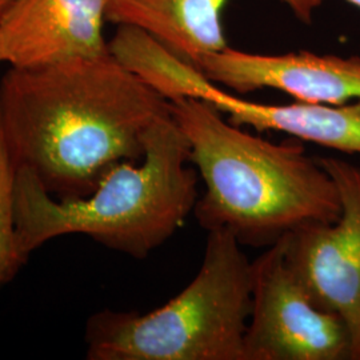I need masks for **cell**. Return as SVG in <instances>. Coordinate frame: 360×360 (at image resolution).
Listing matches in <instances>:
<instances>
[{"label": "cell", "instance_id": "cell-1", "mask_svg": "<svg viewBox=\"0 0 360 360\" xmlns=\"http://www.w3.org/2000/svg\"><path fill=\"white\" fill-rule=\"evenodd\" d=\"M171 102L111 52L0 79V117L18 168L59 200L86 198L120 162H141Z\"/></svg>", "mask_w": 360, "mask_h": 360}, {"label": "cell", "instance_id": "cell-2", "mask_svg": "<svg viewBox=\"0 0 360 360\" xmlns=\"http://www.w3.org/2000/svg\"><path fill=\"white\" fill-rule=\"evenodd\" d=\"M169 102L206 186L193 215L207 232L224 230L242 245L269 248L304 226L338 220V187L302 141L245 132L196 98Z\"/></svg>", "mask_w": 360, "mask_h": 360}, {"label": "cell", "instance_id": "cell-3", "mask_svg": "<svg viewBox=\"0 0 360 360\" xmlns=\"http://www.w3.org/2000/svg\"><path fill=\"white\" fill-rule=\"evenodd\" d=\"M190 143L172 112L147 135L141 162H120L94 193L59 200L27 168L15 178V223L20 250L31 255L52 239L80 233L108 250L143 260L165 245L193 214L198 171Z\"/></svg>", "mask_w": 360, "mask_h": 360}, {"label": "cell", "instance_id": "cell-4", "mask_svg": "<svg viewBox=\"0 0 360 360\" xmlns=\"http://www.w3.org/2000/svg\"><path fill=\"white\" fill-rule=\"evenodd\" d=\"M231 232H208L196 276L147 314L105 309L86 323L89 360H245L251 262Z\"/></svg>", "mask_w": 360, "mask_h": 360}, {"label": "cell", "instance_id": "cell-5", "mask_svg": "<svg viewBox=\"0 0 360 360\" xmlns=\"http://www.w3.org/2000/svg\"><path fill=\"white\" fill-rule=\"evenodd\" d=\"M108 49L117 62L168 101L196 98L214 105L238 127L278 131L302 142L360 154V99L340 105L264 104L242 99L208 80L198 68L136 27L119 26Z\"/></svg>", "mask_w": 360, "mask_h": 360}, {"label": "cell", "instance_id": "cell-6", "mask_svg": "<svg viewBox=\"0 0 360 360\" xmlns=\"http://www.w3.org/2000/svg\"><path fill=\"white\" fill-rule=\"evenodd\" d=\"M251 299L245 360L349 359L345 323L315 306L283 239L251 262Z\"/></svg>", "mask_w": 360, "mask_h": 360}, {"label": "cell", "instance_id": "cell-7", "mask_svg": "<svg viewBox=\"0 0 360 360\" xmlns=\"http://www.w3.org/2000/svg\"><path fill=\"white\" fill-rule=\"evenodd\" d=\"M318 160L334 179L342 211L333 223L284 236L285 257L315 306L343 321L349 359L360 360V166L334 156Z\"/></svg>", "mask_w": 360, "mask_h": 360}, {"label": "cell", "instance_id": "cell-8", "mask_svg": "<svg viewBox=\"0 0 360 360\" xmlns=\"http://www.w3.org/2000/svg\"><path fill=\"white\" fill-rule=\"evenodd\" d=\"M212 83L247 94L272 89L296 102L340 105L360 99V58L299 51L262 55L226 47L195 65Z\"/></svg>", "mask_w": 360, "mask_h": 360}, {"label": "cell", "instance_id": "cell-9", "mask_svg": "<svg viewBox=\"0 0 360 360\" xmlns=\"http://www.w3.org/2000/svg\"><path fill=\"white\" fill-rule=\"evenodd\" d=\"M108 0H11L0 15V53L15 68H37L110 52Z\"/></svg>", "mask_w": 360, "mask_h": 360}, {"label": "cell", "instance_id": "cell-10", "mask_svg": "<svg viewBox=\"0 0 360 360\" xmlns=\"http://www.w3.org/2000/svg\"><path fill=\"white\" fill-rule=\"evenodd\" d=\"M229 0H108L107 22L136 27L188 65L221 51L227 40L221 11ZM299 19L309 22L323 0H282Z\"/></svg>", "mask_w": 360, "mask_h": 360}, {"label": "cell", "instance_id": "cell-11", "mask_svg": "<svg viewBox=\"0 0 360 360\" xmlns=\"http://www.w3.org/2000/svg\"><path fill=\"white\" fill-rule=\"evenodd\" d=\"M16 167L0 117V291L11 283L28 262L18 243L15 223Z\"/></svg>", "mask_w": 360, "mask_h": 360}, {"label": "cell", "instance_id": "cell-12", "mask_svg": "<svg viewBox=\"0 0 360 360\" xmlns=\"http://www.w3.org/2000/svg\"><path fill=\"white\" fill-rule=\"evenodd\" d=\"M11 0H0V15L7 8V6L10 4Z\"/></svg>", "mask_w": 360, "mask_h": 360}, {"label": "cell", "instance_id": "cell-13", "mask_svg": "<svg viewBox=\"0 0 360 360\" xmlns=\"http://www.w3.org/2000/svg\"><path fill=\"white\" fill-rule=\"evenodd\" d=\"M349 4H352L354 7H356L360 11V0H346Z\"/></svg>", "mask_w": 360, "mask_h": 360}, {"label": "cell", "instance_id": "cell-14", "mask_svg": "<svg viewBox=\"0 0 360 360\" xmlns=\"http://www.w3.org/2000/svg\"><path fill=\"white\" fill-rule=\"evenodd\" d=\"M0 63H3V59H1V53H0Z\"/></svg>", "mask_w": 360, "mask_h": 360}]
</instances>
